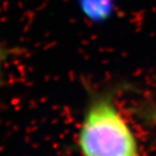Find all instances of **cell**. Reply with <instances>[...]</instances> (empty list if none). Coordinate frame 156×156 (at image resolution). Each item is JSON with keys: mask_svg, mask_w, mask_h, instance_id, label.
I'll list each match as a JSON object with an SVG mask.
<instances>
[{"mask_svg": "<svg viewBox=\"0 0 156 156\" xmlns=\"http://www.w3.org/2000/svg\"><path fill=\"white\" fill-rule=\"evenodd\" d=\"M116 90H91L77 132L81 156H142L138 140L116 101Z\"/></svg>", "mask_w": 156, "mask_h": 156, "instance_id": "cell-1", "label": "cell"}, {"mask_svg": "<svg viewBox=\"0 0 156 156\" xmlns=\"http://www.w3.org/2000/svg\"><path fill=\"white\" fill-rule=\"evenodd\" d=\"M84 15L96 23L106 21L113 14L114 0H77Z\"/></svg>", "mask_w": 156, "mask_h": 156, "instance_id": "cell-2", "label": "cell"}, {"mask_svg": "<svg viewBox=\"0 0 156 156\" xmlns=\"http://www.w3.org/2000/svg\"><path fill=\"white\" fill-rule=\"evenodd\" d=\"M153 119H154V121H155V123H156V109H155L154 114H153Z\"/></svg>", "mask_w": 156, "mask_h": 156, "instance_id": "cell-4", "label": "cell"}, {"mask_svg": "<svg viewBox=\"0 0 156 156\" xmlns=\"http://www.w3.org/2000/svg\"><path fill=\"white\" fill-rule=\"evenodd\" d=\"M1 64H2V54L0 51V77H1Z\"/></svg>", "mask_w": 156, "mask_h": 156, "instance_id": "cell-3", "label": "cell"}]
</instances>
